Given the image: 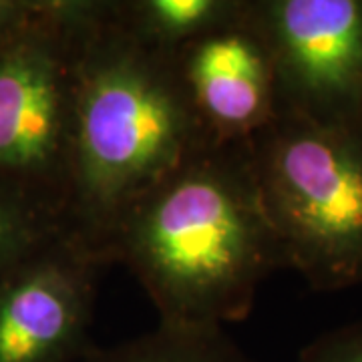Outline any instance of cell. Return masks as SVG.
Instances as JSON below:
<instances>
[{"instance_id":"obj_1","label":"cell","mask_w":362,"mask_h":362,"mask_svg":"<svg viewBox=\"0 0 362 362\" xmlns=\"http://www.w3.org/2000/svg\"><path fill=\"white\" fill-rule=\"evenodd\" d=\"M103 262H121L139 278L159 322L246 320L258 286L286 268L250 141H211L183 161L121 218Z\"/></svg>"},{"instance_id":"obj_2","label":"cell","mask_w":362,"mask_h":362,"mask_svg":"<svg viewBox=\"0 0 362 362\" xmlns=\"http://www.w3.org/2000/svg\"><path fill=\"white\" fill-rule=\"evenodd\" d=\"M211 143L173 54L117 21L113 0H87L75 65L66 235L103 262L129 207Z\"/></svg>"},{"instance_id":"obj_3","label":"cell","mask_w":362,"mask_h":362,"mask_svg":"<svg viewBox=\"0 0 362 362\" xmlns=\"http://www.w3.org/2000/svg\"><path fill=\"white\" fill-rule=\"evenodd\" d=\"M250 147L286 268L320 292L361 284V125L280 111Z\"/></svg>"},{"instance_id":"obj_4","label":"cell","mask_w":362,"mask_h":362,"mask_svg":"<svg viewBox=\"0 0 362 362\" xmlns=\"http://www.w3.org/2000/svg\"><path fill=\"white\" fill-rule=\"evenodd\" d=\"M87 0H45L0 45V175L65 206L78 33Z\"/></svg>"},{"instance_id":"obj_5","label":"cell","mask_w":362,"mask_h":362,"mask_svg":"<svg viewBox=\"0 0 362 362\" xmlns=\"http://www.w3.org/2000/svg\"><path fill=\"white\" fill-rule=\"evenodd\" d=\"M268 42L278 113L361 125L362 0H250Z\"/></svg>"},{"instance_id":"obj_6","label":"cell","mask_w":362,"mask_h":362,"mask_svg":"<svg viewBox=\"0 0 362 362\" xmlns=\"http://www.w3.org/2000/svg\"><path fill=\"white\" fill-rule=\"evenodd\" d=\"M101 262L61 235L0 278V362H78Z\"/></svg>"},{"instance_id":"obj_7","label":"cell","mask_w":362,"mask_h":362,"mask_svg":"<svg viewBox=\"0 0 362 362\" xmlns=\"http://www.w3.org/2000/svg\"><path fill=\"white\" fill-rule=\"evenodd\" d=\"M195 113L216 143H244L278 115L268 42L250 14L173 52Z\"/></svg>"},{"instance_id":"obj_8","label":"cell","mask_w":362,"mask_h":362,"mask_svg":"<svg viewBox=\"0 0 362 362\" xmlns=\"http://www.w3.org/2000/svg\"><path fill=\"white\" fill-rule=\"evenodd\" d=\"M247 0H113L117 21L143 45L173 54L240 21Z\"/></svg>"},{"instance_id":"obj_9","label":"cell","mask_w":362,"mask_h":362,"mask_svg":"<svg viewBox=\"0 0 362 362\" xmlns=\"http://www.w3.org/2000/svg\"><path fill=\"white\" fill-rule=\"evenodd\" d=\"M78 362H254L220 326L159 322L141 337L93 349Z\"/></svg>"},{"instance_id":"obj_10","label":"cell","mask_w":362,"mask_h":362,"mask_svg":"<svg viewBox=\"0 0 362 362\" xmlns=\"http://www.w3.org/2000/svg\"><path fill=\"white\" fill-rule=\"evenodd\" d=\"M61 235L66 220L59 197L0 175V278Z\"/></svg>"},{"instance_id":"obj_11","label":"cell","mask_w":362,"mask_h":362,"mask_svg":"<svg viewBox=\"0 0 362 362\" xmlns=\"http://www.w3.org/2000/svg\"><path fill=\"white\" fill-rule=\"evenodd\" d=\"M298 362H362V320L318 337L300 352Z\"/></svg>"},{"instance_id":"obj_12","label":"cell","mask_w":362,"mask_h":362,"mask_svg":"<svg viewBox=\"0 0 362 362\" xmlns=\"http://www.w3.org/2000/svg\"><path fill=\"white\" fill-rule=\"evenodd\" d=\"M45 8V0H0V45L8 40Z\"/></svg>"},{"instance_id":"obj_13","label":"cell","mask_w":362,"mask_h":362,"mask_svg":"<svg viewBox=\"0 0 362 362\" xmlns=\"http://www.w3.org/2000/svg\"><path fill=\"white\" fill-rule=\"evenodd\" d=\"M361 127H362V119H361Z\"/></svg>"}]
</instances>
